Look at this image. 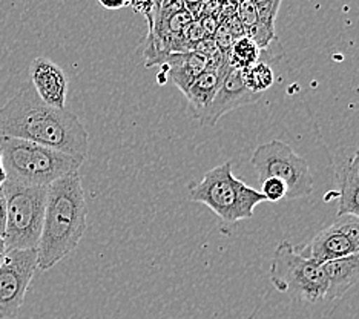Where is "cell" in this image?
Masks as SVG:
<instances>
[{
  "label": "cell",
  "mask_w": 359,
  "mask_h": 319,
  "mask_svg": "<svg viewBox=\"0 0 359 319\" xmlns=\"http://www.w3.org/2000/svg\"><path fill=\"white\" fill-rule=\"evenodd\" d=\"M333 224H337L342 233H344L348 241L352 243L355 252H359V218L355 217H341L339 221H334Z\"/></svg>",
  "instance_id": "d6986e66"
},
{
  "label": "cell",
  "mask_w": 359,
  "mask_h": 319,
  "mask_svg": "<svg viewBox=\"0 0 359 319\" xmlns=\"http://www.w3.org/2000/svg\"><path fill=\"white\" fill-rule=\"evenodd\" d=\"M88 227V208L79 172L62 177L48 187L37 266L50 270L77 249Z\"/></svg>",
  "instance_id": "7a4b0ae2"
},
{
  "label": "cell",
  "mask_w": 359,
  "mask_h": 319,
  "mask_svg": "<svg viewBox=\"0 0 359 319\" xmlns=\"http://www.w3.org/2000/svg\"><path fill=\"white\" fill-rule=\"evenodd\" d=\"M244 81H246L248 88L252 93L263 95L264 91L269 88H272L275 83V74L273 69L269 67L266 62H257L252 65L250 68L243 71Z\"/></svg>",
  "instance_id": "e0dca14e"
},
{
  "label": "cell",
  "mask_w": 359,
  "mask_h": 319,
  "mask_svg": "<svg viewBox=\"0 0 359 319\" xmlns=\"http://www.w3.org/2000/svg\"><path fill=\"white\" fill-rule=\"evenodd\" d=\"M31 85L46 104L63 109L68 95V77L65 71L46 57H37L29 68Z\"/></svg>",
  "instance_id": "8fae6325"
},
{
  "label": "cell",
  "mask_w": 359,
  "mask_h": 319,
  "mask_svg": "<svg viewBox=\"0 0 359 319\" xmlns=\"http://www.w3.org/2000/svg\"><path fill=\"white\" fill-rule=\"evenodd\" d=\"M261 98V94L252 93L244 81L243 69L229 67L226 76L222 81L217 95L209 104V108L203 112V116L198 118L200 125L203 126H215L218 120L224 114L233 109H238L241 106H248L257 103Z\"/></svg>",
  "instance_id": "9c48e42d"
},
{
  "label": "cell",
  "mask_w": 359,
  "mask_h": 319,
  "mask_svg": "<svg viewBox=\"0 0 359 319\" xmlns=\"http://www.w3.org/2000/svg\"><path fill=\"white\" fill-rule=\"evenodd\" d=\"M6 182L19 186L48 187L62 177L76 174L83 165V158L51 149L42 144L0 138Z\"/></svg>",
  "instance_id": "3957f363"
},
{
  "label": "cell",
  "mask_w": 359,
  "mask_h": 319,
  "mask_svg": "<svg viewBox=\"0 0 359 319\" xmlns=\"http://www.w3.org/2000/svg\"><path fill=\"white\" fill-rule=\"evenodd\" d=\"M229 67L231 65L229 59H227V51H222L214 59H210L208 68L187 88L184 95L187 98V103H189L194 118L198 120L203 116V112L209 108L219 86H222V81Z\"/></svg>",
  "instance_id": "30bf717a"
},
{
  "label": "cell",
  "mask_w": 359,
  "mask_h": 319,
  "mask_svg": "<svg viewBox=\"0 0 359 319\" xmlns=\"http://www.w3.org/2000/svg\"><path fill=\"white\" fill-rule=\"evenodd\" d=\"M258 183L267 178H278L287 187L285 200H298L313 192V177L306 158L281 140L259 144L250 158Z\"/></svg>",
  "instance_id": "52a82bcc"
},
{
  "label": "cell",
  "mask_w": 359,
  "mask_h": 319,
  "mask_svg": "<svg viewBox=\"0 0 359 319\" xmlns=\"http://www.w3.org/2000/svg\"><path fill=\"white\" fill-rule=\"evenodd\" d=\"M209 62V57L198 51L169 53L163 54L154 63V67H161L163 72L172 79L175 86L184 94L187 88L194 83V80L208 68Z\"/></svg>",
  "instance_id": "4fadbf2b"
},
{
  "label": "cell",
  "mask_w": 359,
  "mask_h": 319,
  "mask_svg": "<svg viewBox=\"0 0 359 319\" xmlns=\"http://www.w3.org/2000/svg\"><path fill=\"white\" fill-rule=\"evenodd\" d=\"M271 283L280 293L306 302H320L327 294V278L315 261L301 257L289 241H281L273 252Z\"/></svg>",
  "instance_id": "8992f818"
},
{
  "label": "cell",
  "mask_w": 359,
  "mask_h": 319,
  "mask_svg": "<svg viewBox=\"0 0 359 319\" xmlns=\"http://www.w3.org/2000/svg\"><path fill=\"white\" fill-rule=\"evenodd\" d=\"M323 269L329 284L325 299H338L359 283V252L325 263L323 264Z\"/></svg>",
  "instance_id": "9a60e30c"
},
{
  "label": "cell",
  "mask_w": 359,
  "mask_h": 319,
  "mask_svg": "<svg viewBox=\"0 0 359 319\" xmlns=\"http://www.w3.org/2000/svg\"><path fill=\"white\" fill-rule=\"evenodd\" d=\"M6 244H5V240L0 236V266H2V263L5 261V257H6Z\"/></svg>",
  "instance_id": "484cf974"
},
{
  "label": "cell",
  "mask_w": 359,
  "mask_h": 319,
  "mask_svg": "<svg viewBox=\"0 0 359 319\" xmlns=\"http://www.w3.org/2000/svg\"><path fill=\"white\" fill-rule=\"evenodd\" d=\"M4 137L42 144L83 160L89 151L88 130L76 114L42 102L31 83L0 106V138Z\"/></svg>",
  "instance_id": "6da1fadb"
},
{
  "label": "cell",
  "mask_w": 359,
  "mask_h": 319,
  "mask_svg": "<svg viewBox=\"0 0 359 319\" xmlns=\"http://www.w3.org/2000/svg\"><path fill=\"white\" fill-rule=\"evenodd\" d=\"M97 2H99L104 10L109 11H118L129 6V0H97Z\"/></svg>",
  "instance_id": "603a6c76"
},
{
  "label": "cell",
  "mask_w": 359,
  "mask_h": 319,
  "mask_svg": "<svg viewBox=\"0 0 359 319\" xmlns=\"http://www.w3.org/2000/svg\"><path fill=\"white\" fill-rule=\"evenodd\" d=\"M129 6L138 14H142L143 18L148 22V28L151 32L154 28V19L155 13H157V8H155L154 0H129Z\"/></svg>",
  "instance_id": "ffe728a7"
},
{
  "label": "cell",
  "mask_w": 359,
  "mask_h": 319,
  "mask_svg": "<svg viewBox=\"0 0 359 319\" xmlns=\"http://www.w3.org/2000/svg\"><path fill=\"white\" fill-rule=\"evenodd\" d=\"M297 252L301 257L312 259L321 266L356 253L352 243L348 241L347 236L342 233L337 224L323 229L321 232H318L312 240Z\"/></svg>",
  "instance_id": "7c38bea8"
},
{
  "label": "cell",
  "mask_w": 359,
  "mask_h": 319,
  "mask_svg": "<svg viewBox=\"0 0 359 319\" xmlns=\"http://www.w3.org/2000/svg\"><path fill=\"white\" fill-rule=\"evenodd\" d=\"M5 229H6V198H5L4 187L0 186V236H2V238L5 235Z\"/></svg>",
  "instance_id": "44dd1931"
},
{
  "label": "cell",
  "mask_w": 359,
  "mask_h": 319,
  "mask_svg": "<svg viewBox=\"0 0 359 319\" xmlns=\"http://www.w3.org/2000/svg\"><path fill=\"white\" fill-rule=\"evenodd\" d=\"M6 182V170L4 166V160H2V152H0V186H4Z\"/></svg>",
  "instance_id": "d4e9b609"
},
{
  "label": "cell",
  "mask_w": 359,
  "mask_h": 319,
  "mask_svg": "<svg viewBox=\"0 0 359 319\" xmlns=\"http://www.w3.org/2000/svg\"><path fill=\"white\" fill-rule=\"evenodd\" d=\"M184 8L192 14L194 19H200L201 8L205 5V0H182Z\"/></svg>",
  "instance_id": "7402d4cb"
},
{
  "label": "cell",
  "mask_w": 359,
  "mask_h": 319,
  "mask_svg": "<svg viewBox=\"0 0 359 319\" xmlns=\"http://www.w3.org/2000/svg\"><path fill=\"white\" fill-rule=\"evenodd\" d=\"M233 163L226 161L206 172L201 182L189 189V198L208 206L224 223L250 219L254 209L266 198L259 191L235 178Z\"/></svg>",
  "instance_id": "277c9868"
},
{
  "label": "cell",
  "mask_w": 359,
  "mask_h": 319,
  "mask_svg": "<svg viewBox=\"0 0 359 319\" xmlns=\"http://www.w3.org/2000/svg\"><path fill=\"white\" fill-rule=\"evenodd\" d=\"M333 168L339 184L338 218L347 215L359 218V177L350 169V157H344V151L337 154Z\"/></svg>",
  "instance_id": "5bb4252c"
},
{
  "label": "cell",
  "mask_w": 359,
  "mask_h": 319,
  "mask_svg": "<svg viewBox=\"0 0 359 319\" xmlns=\"http://www.w3.org/2000/svg\"><path fill=\"white\" fill-rule=\"evenodd\" d=\"M37 266V249L8 250L0 266V319L19 315Z\"/></svg>",
  "instance_id": "ba28073f"
},
{
  "label": "cell",
  "mask_w": 359,
  "mask_h": 319,
  "mask_svg": "<svg viewBox=\"0 0 359 319\" xmlns=\"http://www.w3.org/2000/svg\"><path fill=\"white\" fill-rule=\"evenodd\" d=\"M358 151H359V149H358Z\"/></svg>",
  "instance_id": "f1b7e54d"
},
{
  "label": "cell",
  "mask_w": 359,
  "mask_h": 319,
  "mask_svg": "<svg viewBox=\"0 0 359 319\" xmlns=\"http://www.w3.org/2000/svg\"><path fill=\"white\" fill-rule=\"evenodd\" d=\"M227 59L229 65L238 69H248L261 59V49L248 36L236 39L232 46L227 49Z\"/></svg>",
  "instance_id": "2e32d148"
},
{
  "label": "cell",
  "mask_w": 359,
  "mask_h": 319,
  "mask_svg": "<svg viewBox=\"0 0 359 319\" xmlns=\"http://www.w3.org/2000/svg\"><path fill=\"white\" fill-rule=\"evenodd\" d=\"M261 194H263L266 201L276 203L285 198L287 187L278 178H267L261 183Z\"/></svg>",
  "instance_id": "ac0fdd59"
},
{
  "label": "cell",
  "mask_w": 359,
  "mask_h": 319,
  "mask_svg": "<svg viewBox=\"0 0 359 319\" xmlns=\"http://www.w3.org/2000/svg\"><path fill=\"white\" fill-rule=\"evenodd\" d=\"M166 2H168V0H154L155 8H157V10H158V8H160L163 4H166Z\"/></svg>",
  "instance_id": "4316f807"
},
{
  "label": "cell",
  "mask_w": 359,
  "mask_h": 319,
  "mask_svg": "<svg viewBox=\"0 0 359 319\" xmlns=\"http://www.w3.org/2000/svg\"><path fill=\"white\" fill-rule=\"evenodd\" d=\"M229 2H232V4H238L240 0H229Z\"/></svg>",
  "instance_id": "83f0119b"
},
{
  "label": "cell",
  "mask_w": 359,
  "mask_h": 319,
  "mask_svg": "<svg viewBox=\"0 0 359 319\" xmlns=\"http://www.w3.org/2000/svg\"><path fill=\"white\" fill-rule=\"evenodd\" d=\"M6 198V250L37 249L42 235L48 187L4 183Z\"/></svg>",
  "instance_id": "5b68a950"
},
{
  "label": "cell",
  "mask_w": 359,
  "mask_h": 319,
  "mask_svg": "<svg viewBox=\"0 0 359 319\" xmlns=\"http://www.w3.org/2000/svg\"><path fill=\"white\" fill-rule=\"evenodd\" d=\"M350 169L359 177V151H356L352 157H350Z\"/></svg>",
  "instance_id": "cb8c5ba5"
}]
</instances>
